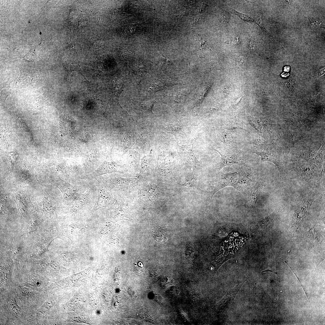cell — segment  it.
Wrapping results in <instances>:
<instances>
[{
    "label": "cell",
    "mask_w": 325,
    "mask_h": 325,
    "mask_svg": "<svg viewBox=\"0 0 325 325\" xmlns=\"http://www.w3.org/2000/svg\"><path fill=\"white\" fill-rule=\"evenodd\" d=\"M238 178L237 172L224 174L219 172L217 174L216 178L211 182L213 188V191L210 192L209 199L211 200L215 193L220 189L227 186L233 187Z\"/></svg>",
    "instance_id": "1"
},
{
    "label": "cell",
    "mask_w": 325,
    "mask_h": 325,
    "mask_svg": "<svg viewBox=\"0 0 325 325\" xmlns=\"http://www.w3.org/2000/svg\"><path fill=\"white\" fill-rule=\"evenodd\" d=\"M215 150L221 155L222 161L219 168V170L225 166L240 165L243 163L242 153L239 150L234 148L227 147L222 150Z\"/></svg>",
    "instance_id": "2"
},
{
    "label": "cell",
    "mask_w": 325,
    "mask_h": 325,
    "mask_svg": "<svg viewBox=\"0 0 325 325\" xmlns=\"http://www.w3.org/2000/svg\"><path fill=\"white\" fill-rule=\"evenodd\" d=\"M262 185L261 182L258 181L253 186L248 187L242 192L245 199L246 208L249 212L255 209Z\"/></svg>",
    "instance_id": "3"
},
{
    "label": "cell",
    "mask_w": 325,
    "mask_h": 325,
    "mask_svg": "<svg viewBox=\"0 0 325 325\" xmlns=\"http://www.w3.org/2000/svg\"><path fill=\"white\" fill-rule=\"evenodd\" d=\"M237 239H231L230 237L225 241L224 243V251L221 255L219 260L216 262L217 267L219 268L225 261L232 258L238 248L239 246L236 244Z\"/></svg>",
    "instance_id": "4"
},
{
    "label": "cell",
    "mask_w": 325,
    "mask_h": 325,
    "mask_svg": "<svg viewBox=\"0 0 325 325\" xmlns=\"http://www.w3.org/2000/svg\"><path fill=\"white\" fill-rule=\"evenodd\" d=\"M57 187L61 191L65 200H76L79 196V189L66 181L59 180Z\"/></svg>",
    "instance_id": "5"
},
{
    "label": "cell",
    "mask_w": 325,
    "mask_h": 325,
    "mask_svg": "<svg viewBox=\"0 0 325 325\" xmlns=\"http://www.w3.org/2000/svg\"><path fill=\"white\" fill-rule=\"evenodd\" d=\"M238 180L233 187L242 192L252 182L251 173L248 170H241L238 172Z\"/></svg>",
    "instance_id": "6"
},
{
    "label": "cell",
    "mask_w": 325,
    "mask_h": 325,
    "mask_svg": "<svg viewBox=\"0 0 325 325\" xmlns=\"http://www.w3.org/2000/svg\"><path fill=\"white\" fill-rule=\"evenodd\" d=\"M246 280V278L243 279L240 283L229 291L218 303V306L221 308L223 310L227 308L232 304L237 293Z\"/></svg>",
    "instance_id": "7"
},
{
    "label": "cell",
    "mask_w": 325,
    "mask_h": 325,
    "mask_svg": "<svg viewBox=\"0 0 325 325\" xmlns=\"http://www.w3.org/2000/svg\"><path fill=\"white\" fill-rule=\"evenodd\" d=\"M258 156H260L262 161H268L273 163L278 168L280 172H282V166L278 156L273 152L265 150L260 152H253Z\"/></svg>",
    "instance_id": "8"
},
{
    "label": "cell",
    "mask_w": 325,
    "mask_h": 325,
    "mask_svg": "<svg viewBox=\"0 0 325 325\" xmlns=\"http://www.w3.org/2000/svg\"><path fill=\"white\" fill-rule=\"evenodd\" d=\"M51 241L50 239L45 238L38 241L35 245L32 255L39 256L47 252Z\"/></svg>",
    "instance_id": "9"
},
{
    "label": "cell",
    "mask_w": 325,
    "mask_h": 325,
    "mask_svg": "<svg viewBox=\"0 0 325 325\" xmlns=\"http://www.w3.org/2000/svg\"><path fill=\"white\" fill-rule=\"evenodd\" d=\"M183 188L185 192H191L197 193L204 192L198 187L197 181L194 177L190 178L186 181L183 184Z\"/></svg>",
    "instance_id": "10"
},
{
    "label": "cell",
    "mask_w": 325,
    "mask_h": 325,
    "mask_svg": "<svg viewBox=\"0 0 325 325\" xmlns=\"http://www.w3.org/2000/svg\"><path fill=\"white\" fill-rule=\"evenodd\" d=\"M152 233L153 238L158 242H164L167 239L168 234L166 231L162 228H154Z\"/></svg>",
    "instance_id": "11"
},
{
    "label": "cell",
    "mask_w": 325,
    "mask_h": 325,
    "mask_svg": "<svg viewBox=\"0 0 325 325\" xmlns=\"http://www.w3.org/2000/svg\"><path fill=\"white\" fill-rule=\"evenodd\" d=\"M23 251L22 248L19 245H17L13 248L11 254L14 261L19 266L22 264L23 258Z\"/></svg>",
    "instance_id": "12"
},
{
    "label": "cell",
    "mask_w": 325,
    "mask_h": 325,
    "mask_svg": "<svg viewBox=\"0 0 325 325\" xmlns=\"http://www.w3.org/2000/svg\"><path fill=\"white\" fill-rule=\"evenodd\" d=\"M41 222V221L38 219L32 221L26 226L22 235L35 232L38 228Z\"/></svg>",
    "instance_id": "13"
},
{
    "label": "cell",
    "mask_w": 325,
    "mask_h": 325,
    "mask_svg": "<svg viewBox=\"0 0 325 325\" xmlns=\"http://www.w3.org/2000/svg\"><path fill=\"white\" fill-rule=\"evenodd\" d=\"M232 13L240 18L242 20L246 22H253L254 20L249 15L232 10Z\"/></svg>",
    "instance_id": "14"
},
{
    "label": "cell",
    "mask_w": 325,
    "mask_h": 325,
    "mask_svg": "<svg viewBox=\"0 0 325 325\" xmlns=\"http://www.w3.org/2000/svg\"><path fill=\"white\" fill-rule=\"evenodd\" d=\"M53 301L49 299L45 302L39 309V311L43 313L49 310L53 305Z\"/></svg>",
    "instance_id": "15"
},
{
    "label": "cell",
    "mask_w": 325,
    "mask_h": 325,
    "mask_svg": "<svg viewBox=\"0 0 325 325\" xmlns=\"http://www.w3.org/2000/svg\"><path fill=\"white\" fill-rule=\"evenodd\" d=\"M14 301H11L9 304L10 309L12 313L15 316H18L20 314L18 307Z\"/></svg>",
    "instance_id": "16"
},
{
    "label": "cell",
    "mask_w": 325,
    "mask_h": 325,
    "mask_svg": "<svg viewBox=\"0 0 325 325\" xmlns=\"http://www.w3.org/2000/svg\"><path fill=\"white\" fill-rule=\"evenodd\" d=\"M135 270L139 273H141L143 267V265L141 262H138L134 264Z\"/></svg>",
    "instance_id": "17"
},
{
    "label": "cell",
    "mask_w": 325,
    "mask_h": 325,
    "mask_svg": "<svg viewBox=\"0 0 325 325\" xmlns=\"http://www.w3.org/2000/svg\"><path fill=\"white\" fill-rule=\"evenodd\" d=\"M103 44L104 42L102 40H98L94 42L93 44V46L96 48H99L103 46Z\"/></svg>",
    "instance_id": "18"
},
{
    "label": "cell",
    "mask_w": 325,
    "mask_h": 325,
    "mask_svg": "<svg viewBox=\"0 0 325 325\" xmlns=\"http://www.w3.org/2000/svg\"><path fill=\"white\" fill-rule=\"evenodd\" d=\"M255 22L260 26L262 30H263L267 32L266 30L263 25L262 20L260 17L257 19L255 20Z\"/></svg>",
    "instance_id": "19"
},
{
    "label": "cell",
    "mask_w": 325,
    "mask_h": 325,
    "mask_svg": "<svg viewBox=\"0 0 325 325\" xmlns=\"http://www.w3.org/2000/svg\"><path fill=\"white\" fill-rule=\"evenodd\" d=\"M310 26L312 28L316 27L317 26H320L321 25L319 22L314 19H312L310 18Z\"/></svg>",
    "instance_id": "20"
},
{
    "label": "cell",
    "mask_w": 325,
    "mask_h": 325,
    "mask_svg": "<svg viewBox=\"0 0 325 325\" xmlns=\"http://www.w3.org/2000/svg\"><path fill=\"white\" fill-rule=\"evenodd\" d=\"M284 262H285V263H286V264H287V265H288V266H289V267L290 268V269H291V270H292V272H293V273H294V274H295V275H296V277H297V279H298V280H299V282H300V284H301V285L302 286V288L303 289V290H304V292H305V295H306V296L307 297V298H308V300H309V303H310V304L311 306V308H312V306H311V303H310V300H309V298H308V294H307V293H306V292L305 291V289H304V287H303V286H302V283H301V282H300V280L299 278V277H298V276H297L296 275V274H295V272H294L292 270V268H291V267H290V266H289V265H288V263H287V262H286V261H284Z\"/></svg>",
    "instance_id": "21"
},
{
    "label": "cell",
    "mask_w": 325,
    "mask_h": 325,
    "mask_svg": "<svg viewBox=\"0 0 325 325\" xmlns=\"http://www.w3.org/2000/svg\"><path fill=\"white\" fill-rule=\"evenodd\" d=\"M121 277L120 273L117 272L115 273L114 277V280L115 282L116 283H119L121 280Z\"/></svg>",
    "instance_id": "22"
},
{
    "label": "cell",
    "mask_w": 325,
    "mask_h": 325,
    "mask_svg": "<svg viewBox=\"0 0 325 325\" xmlns=\"http://www.w3.org/2000/svg\"><path fill=\"white\" fill-rule=\"evenodd\" d=\"M23 288V287H20V291L21 292V293L23 295V294L24 296H28L31 294V293L30 292L29 290L27 291V289Z\"/></svg>",
    "instance_id": "23"
},
{
    "label": "cell",
    "mask_w": 325,
    "mask_h": 325,
    "mask_svg": "<svg viewBox=\"0 0 325 325\" xmlns=\"http://www.w3.org/2000/svg\"><path fill=\"white\" fill-rule=\"evenodd\" d=\"M272 272V273H274L275 274H277V276H278L277 272H274L272 271L269 269H266V270H264V271H262V272Z\"/></svg>",
    "instance_id": "24"
},
{
    "label": "cell",
    "mask_w": 325,
    "mask_h": 325,
    "mask_svg": "<svg viewBox=\"0 0 325 325\" xmlns=\"http://www.w3.org/2000/svg\"><path fill=\"white\" fill-rule=\"evenodd\" d=\"M237 40L238 39L236 37H234L232 39V41L233 42H234V43L235 42H237Z\"/></svg>",
    "instance_id": "25"
},
{
    "label": "cell",
    "mask_w": 325,
    "mask_h": 325,
    "mask_svg": "<svg viewBox=\"0 0 325 325\" xmlns=\"http://www.w3.org/2000/svg\"><path fill=\"white\" fill-rule=\"evenodd\" d=\"M284 71H288L289 70V67H286L284 68Z\"/></svg>",
    "instance_id": "26"
},
{
    "label": "cell",
    "mask_w": 325,
    "mask_h": 325,
    "mask_svg": "<svg viewBox=\"0 0 325 325\" xmlns=\"http://www.w3.org/2000/svg\"><path fill=\"white\" fill-rule=\"evenodd\" d=\"M279 299H278V302H277V306H278V313H279V315H280V318H281V320H282V318H281V315H280V311H279V306H278V301H279Z\"/></svg>",
    "instance_id": "27"
}]
</instances>
